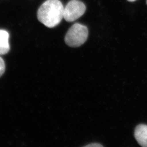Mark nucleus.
Listing matches in <instances>:
<instances>
[{"label":"nucleus","mask_w":147,"mask_h":147,"mask_svg":"<svg viewBox=\"0 0 147 147\" xmlns=\"http://www.w3.org/2000/svg\"><path fill=\"white\" fill-rule=\"evenodd\" d=\"M64 8L59 0H47L38 10V19L49 28L57 26L63 18Z\"/></svg>","instance_id":"nucleus-1"},{"label":"nucleus","mask_w":147,"mask_h":147,"mask_svg":"<svg viewBox=\"0 0 147 147\" xmlns=\"http://www.w3.org/2000/svg\"><path fill=\"white\" fill-rule=\"evenodd\" d=\"M88 36V30L86 26L76 23L69 29L65 42L70 47H79L86 42Z\"/></svg>","instance_id":"nucleus-2"},{"label":"nucleus","mask_w":147,"mask_h":147,"mask_svg":"<svg viewBox=\"0 0 147 147\" xmlns=\"http://www.w3.org/2000/svg\"><path fill=\"white\" fill-rule=\"evenodd\" d=\"M86 10V5L82 2L71 0L64 8L63 18L68 22L75 21L84 14Z\"/></svg>","instance_id":"nucleus-3"},{"label":"nucleus","mask_w":147,"mask_h":147,"mask_svg":"<svg viewBox=\"0 0 147 147\" xmlns=\"http://www.w3.org/2000/svg\"><path fill=\"white\" fill-rule=\"evenodd\" d=\"M134 136L138 144L143 147H147V125L139 124L136 127Z\"/></svg>","instance_id":"nucleus-4"},{"label":"nucleus","mask_w":147,"mask_h":147,"mask_svg":"<svg viewBox=\"0 0 147 147\" xmlns=\"http://www.w3.org/2000/svg\"><path fill=\"white\" fill-rule=\"evenodd\" d=\"M9 34L5 30H0V55L7 54L9 51Z\"/></svg>","instance_id":"nucleus-5"},{"label":"nucleus","mask_w":147,"mask_h":147,"mask_svg":"<svg viewBox=\"0 0 147 147\" xmlns=\"http://www.w3.org/2000/svg\"><path fill=\"white\" fill-rule=\"evenodd\" d=\"M5 71V63L3 59L0 56V77L3 74Z\"/></svg>","instance_id":"nucleus-6"},{"label":"nucleus","mask_w":147,"mask_h":147,"mask_svg":"<svg viewBox=\"0 0 147 147\" xmlns=\"http://www.w3.org/2000/svg\"><path fill=\"white\" fill-rule=\"evenodd\" d=\"M84 147H103L102 145L100 144L99 143H91V144H89L88 145L85 146Z\"/></svg>","instance_id":"nucleus-7"},{"label":"nucleus","mask_w":147,"mask_h":147,"mask_svg":"<svg viewBox=\"0 0 147 147\" xmlns=\"http://www.w3.org/2000/svg\"><path fill=\"white\" fill-rule=\"evenodd\" d=\"M127 1H129L130 2H134V1H135L136 0H127Z\"/></svg>","instance_id":"nucleus-8"},{"label":"nucleus","mask_w":147,"mask_h":147,"mask_svg":"<svg viewBox=\"0 0 147 147\" xmlns=\"http://www.w3.org/2000/svg\"></svg>","instance_id":"nucleus-9"}]
</instances>
